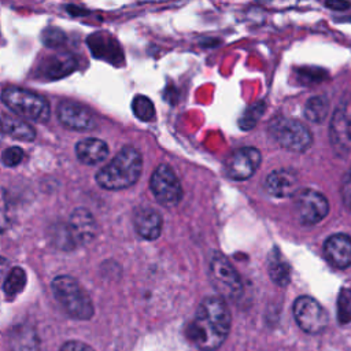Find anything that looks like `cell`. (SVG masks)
Here are the masks:
<instances>
[{"label":"cell","instance_id":"1","mask_svg":"<svg viewBox=\"0 0 351 351\" xmlns=\"http://www.w3.org/2000/svg\"><path fill=\"white\" fill-rule=\"evenodd\" d=\"M230 329V311L219 296L203 299L189 325L188 336L200 351H215Z\"/></svg>","mask_w":351,"mask_h":351},{"label":"cell","instance_id":"2","mask_svg":"<svg viewBox=\"0 0 351 351\" xmlns=\"http://www.w3.org/2000/svg\"><path fill=\"white\" fill-rule=\"evenodd\" d=\"M143 170L141 154L130 145L123 147L112 160L101 167L96 174L97 184L110 191H118L132 186Z\"/></svg>","mask_w":351,"mask_h":351},{"label":"cell","instance_id":"3","mask_svg":"<svg viewBox=\"0 0 351 351\" xmlns=\"http://www.w3.org/2000/svg\"><path fill=\"white\" fill-rule=\"evenodd\" d=\"M1 101L15 115L25 121L47 122L51 115L49 101L32 90L18 86H7L1 90Z\"/></svg>","mask_w":351,"mask_h":351},{"label":"cell","instance_id":"4","mask_svg":"<svg viewBox=\"0 0 351 351\" xmlns=\"http://www.w3.org/2000/svg\"><path fill=\"white\" fill-rule=\"evenodd\" d=\"M52 291L64 311L77 319H89L93 304L81 284L70 276H58L52 281Z\"/></svg>","mask_w":351,"mask_h":351},{"label":"cell","instance_id":"5","mask_svg":"<svg viewBox=\"0 0 351 351\" xmlns=\"http://www.w3.org/2000/svg\"><path fill=\"white\" fill-rule=\"evenodd\" d=\"M269 134L280 147L293 152H303L308 149L313 143L311 132L303 122L285 117L271 119Z\"/></svg>","mask_w":351,"mask_h":351},{"label":"cell","instance_id":"6","mask_svg":"<svg viewBox=\"0 0 351 351\" xmlns=\"http://www.w3.org/2000/svg\"><path fill=\"white\" fill-rule=\"evenodd\" d=\"M210 278L222 299L234 300L243 293V284L239 273L221 254H215L211 258Z\"/></svg>","mask_w":351,"mask_h":351},{"label":"cell","instance_id":"7","mask_svg":"<svg viewBox=\"0 0 351 351\" xmlns=\"http://www.w3.org/2000/svg\"><path fill=\"white\" fill-rule=\"evenodd\" d=\"M149 188L155 199L166 207L177 206L182 196L180 180L169 165H159L154 170L149 181Z\"/></svg>","mask_w":351,"mask_h":351},{"label":"cell","instance_id":"8","mask_svg":"<svg viewBox=\"0 0 351 351\" xmlns=\"http://www.w3.org/2000/svg\"><path fill=\"white\" fill-rule=\"evenodd\" d=\"M329 137L333 148L340 155L351 151V97L343 96L329 125Z\"/></svg>","mask_w":351,"mask_h":351},{"label":"cell","instance_id":"9","mask_svg":"<svg viewBox=\"0 0 351 351\" xmlns=\"http://www.w3.org/2000/svg\"><path fill=\"white\" fill-rule=\"evenodd\" d=\"M295 210L303 225H315L326 217L329 203L322 193L304 188L295 193Z\"/></svg>","mask_w":351,"mask_h":351},{"label":"cell","instance_id":"10","mask_svg":"<svg viewBox=\"0 0 351 351\" xmlns=\"http://www.w3.org/2000/svg\"><path fill=\"white\" fill-rule=\"evenodd\" d=\"M293 315L298 325L307 333L317 335L328 325V315L321 304L310 296H300L293 303Z\"/></svg>","mask_w":351,"mask_h":351},{"label":"cell","instance_id":"11","mask_svg":"<svg viewBox=\"0 0 351 351\" xmlns=\"http://www.w3.org/2000/svg\"><path fill=\"white\" fill-rule=\"evenodd\" d=\"M261 165V152L254 147H241L233 151L225 163L228 177L241 181L250 178Z\"/></svg>","mask_w":351,"mask_h":351},{"label":"cell","instance_id":"12","mask_svg":"<svg viewBox=\"0 0 351 351\" xmlns=\"http://www.w3.org/2000/svg\"><path fill=\"white\" fill-rule=\"evenodd\" d=\"M58 118L63 126L73 130H90L96 125L95 117L88 107L70 100L59 103Z\"/></svg>","mask_w":351,"mask_h":351},{"label":"cell","instance_id":"13","mask_svg":"<svg viewBox=\"0 0 351 351\" xmlns=\"http://www.w3.org/2000/svg\"><path fill=\"white\" fill-rule=\"evenodd\" d=\"M67 229L75 245L92 241L97 232L93 215L85 208H77L73 211Z\"/></svg>","mask_w":351,"mask_h":351},{"label":"cell","instance_id":"14","mask_svg":"<svg viewBox=\"0 0 351 351\" xmlns=\"http://www.w3.org/2000/svg\"><path fill=\"white\" fill-rule=\"evenodd\" d=\"M328 262L339 269L351 266V237L343 233L332 234L324 244Z\"/></svg>","mask_w":351,"mask_h":351},{"label":"cell","instance_id":"15","mask_svg":"<svg viewBox=\"0 0 351 351\" xmlns=\"http://www.w3.org/2000/svg\"><path fill=\"white\" fill-rule=\"evenodd\" d=\"M265 186L270 195L276 197H287L296 192L298 176L295 171L288 169L274 170L267 176Z\"/></svg>","mask_w":351,"mask_h":351},{"label":"cell","instance_id":"16","mask_svg":"<svg viewBox=\"0 0 351 351\" xmlns=\"http://www.w3.org/2000/svg\"><path fill=\"white\" fill-rule=\"evenodd\" d=\"M134 228L140 237L155 240L162 232V217L154 208H140L134 214Z\"/></svg>","mask_w":351,"mask_h":351},{"label":"cell","instance_id":"17","mask_svg":"<svg viewBox=\"0 0 351 351\" xmlns=\"http://www.w3.org/2000/svg\"><path fill=\"white\" fill-rule=\"evenodd\" d=\"M10 351H40V339L34 328L21 324L11 329Z\"/></svg>","mask_w":351,"mask_h":351},{"label":"cell","instance_id":"18","mask_svg":"<svg viewBox=\"0 0 351 351\" xmlns=\"http://www.w3.org/2000/svg\"><path fill=\"white\" fill-rule=\"evenodd\" d=\"M75 155L85 165H97L108 155V147L99 138H84L75 145Z\"/></svg>","mask_w":351,"mask_h":351},{"label":"cell","instance_id":"19","mask_svg":"<svg viewBox=\"0 0 351 351\" xmlns=\"http://www.w3.org/2000/svg\"><path fill=\"white\" fill-rule=\"evenodd\" d=\"M0 129L3 134L22 141H33L36 138V130L22 118L8 114L0 115Z\"/></svg>","mask_w":351,"mask_h":351},{"label":"cell","instance_id":"20","mask_svg":"<svg viewBox=\"0 0 351 351\" xmlns=\"http://www.w3.org/2000/svg\"><path fill=\"white\" fill-rule=\"evenodd\" d=\"M328 111L329 100L324 95L311 96L304 104V117L314 123H321L326 118Z\"/></svg>","mask_w":351,"mask_h":351},{"label":"cell","instance_id":"21","mask_svg":"<svg viewBox=\"0 0 351 351\" xmlns=\"http://www.w3.org/2000/svg\"><path fill=\"white\" fill-rule=\"evenodd\" d=\"M25 285H26V271L19 266L12 267L3 284V289L7 300L15 299L23 291Z\"/></svg>","mask_w":351,"mask_h":351},{"label":"cell","instance_id":"22","mask_svg":"<svg viewBox=\"0 0 351 351\" xmlns=\"http://www.w3.org/2000/svg\"><path fill=\"white\" fill-rule=\"evenodd\" d=\"M132 111L136 118L143 122H151L155 118V106L149 97L144 95H136L132 100Z\"/></svg>","mask_w":351,"mask_h":351},{"label":"cell","instance_id":"23","mask_svg":"<svg viewBox=\"0 0 351 351\" xmlns=\"http://www.w3.org/2000/svg\"><path fill=\"white\" fill-rule=\"evenodd\" d=\"M265 103L263 101H256L254 104H251L245 111L244 114L240 117L239 119V125L241 129L247 130V129H251L255 126V123L258 122V119L262 117V114L265 112Z\"/></svg>","mask_w":351,"mask_h":351},{"label":"cell","instance_id":"24","mask_svg":"<svg viewBox=\"0 0 351 351\" xmlns=\"http://www.w3.org/2000/svg\"><path fill=\"white\" fill-rule=\"evenodd\" d=\"M269 273H270V277L280 285H285L289 280V266L280 256L277 258L270 256Z\"/></svg>","mask_w":351,"mask_h":351},{"label":"cell","instance_id":"25","mask_svg":"<svg viewBox=\"0 0 351 351\" xmlns=\"http://www.w3.org/2000/svg\"><path fill=\"white\" fill-rule=\"evenodd\" d=\"M337 313L341 324L351 322V289H341L337 302Z\"/></svg>","mask_w":351,"mask_h":351},{"label":"cell","instance_id":"26","mask_svg":"<svg viewBox=\"0 0 351 351\" xmlns=\"http://www.w3.org/2000/svg\"><path fill=\"white\" fill-rule=\"evenodd\" d=\"M23 159V151L19 147H8L1 154V160L5 166L14 167L18 166Z\"/></svg>","mask_w":351,"mask_h":351},{"label":"cell","instance_id":"27","mask_svg":"<svg viewBox=\"0 0 351 351\" xmlns=\"http://www.w3.org/2000/svg\"><path fill=\"white\" fill-rule=\"evenodd\" d=\"M11 225V217H10V208L7 203V197L4 191H0V232H4Z\"/></svg>","mask_w":351,"mask_h":351},{"label":"cell","instance_id":"28","mask_svg":"<svg viewBox=\"0 0 351 351\" xmlns=\"http://www.w3.org/2000/svg\"><path fill=\"white\" fill-rule=\"evenodd\" d=\"M341 197H343L344 206L351 211V169L347 171V174L343 178Z\"/></svg>","mask_w":351,"mask_h":351},{"label":"cell","instance_id":"29","mask_svg":"<svg viewBox=\"0 0 351 351\" xmlns=\"http://www.w3.org/2000/svg\"><path fill=\"white\" fill-rule=\"evenodd\" d=\"M59 351H95L92 347L86 346L85 343H81V341H75V340H71V341H67L64 343Z\"/></svg>","mask_w":351,"mask_h":351},{"label":"cell","instance_id":"30","mask_svg":"<svg viewBox=\"0 0 351 351\" xmlns=\"http://www.w3.org/2000/svg\"><path fill=\"white\" fill-rule=\"evenodd\" d=\"M325 5L335 11H346L351 7L347 0H325Z\"/></svg>","mask_w":351,"mask_h":351},{"label":"cell","instance_id":"31","mask_svg":"<svg viewBox=\"0 0 351 351\" xmlns=\"http://www.w3.org/2000/svg\"><path fill=\"white\" fill-rule=\"evenodd\" d=\"M10 263H8V261L5 259V258H3V256H0V288L3 287V284H4V281H5V278H7V276H8V273H10Z\"/></svg>","mask_w":351,"mask_h":351},{"label":"cell","instance_id":"32","mask_svg":"<svg viewBox=\"0 0 351 351\" xmlns=\"http://www.w3.org/2000/svg\"><path fill=\"white\" fill-rule=\"evenodd\" d=\"M1 138H3V132H1V129H0V141H1Z\"/></svg>","mask_w":351,"mask_h":351},{"label":"cell","instance_id":"33","mask_svg":"<svg viewBox=\"0 0 351 351\" xmlns=\"http://www.w3.org/2000/svg\"><path fill=\"white\" fill-rule=\"evenodd\" d=\"M344 21H351V16H348V18H343Z\"/></svg>","mask_w":351,"mask_h":351}]
</instances>
